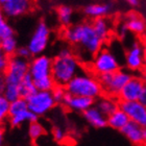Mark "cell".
Instances as JSON below:
<instances>
[{"label":"cell","instance_id":"obj_2","mask_svg":"<svg viewBox=\"0 0 146 146\" xmlns=\"http://www.w3.org/2000/svg\"><path fill=\"white\" fill-rule=\"evenodd\" d=\"M82 71L79 58L70 49L64 48L52 58V77L55 85L66 86Z\"/></svg>","mask_w":146,"mask_h":146},{"label":"cell","instance_id":"obj_37","mask_svg":"<svg viewBox=\"0 0 146 146\" xmlns=\"http://www.w3.org/2000/svg\"><path fill=\"white\" fill-rule=\"evenodd\" d=\"M142 79H143L144 84H145V85H146V71H145V73H144V74H143V78H142Z\"/></svg>","mask_w":146,"mask_h":146},{"label":"cell","instance_id":"obj_10","mask_svg":"<svg viewBox=\"0 0 146 146\" xmlns=\"http://www.w3.org/2000/svg\"><path fill=\"white\" fill-rule=\"evenodd\" d=\"M50 41V29L45 22H40L33 31L27 47L29 48L33 56L43 54Z\"/></svg>","mask_w":146,"mask_h":146},{"label":"cell","instance_id":"obj_12","mask_svg":"<svg viewBox=\"0 0 146 146\" xmlns=\"http://www.w3.org/2000/svg\"><path fill=\"white\" fill-rule=\"evenodd\" d=\"M144 50L145 47L139 42H135L127 49L125 53V65L129 71H139L145 66Z\"/></svg>","mask_w":146,"mask_h":146},{"label":"cell","instance_id":"obj_31","mask_svg":"<svg viewBox=\"0 0 146 146\" xmlns=\"http://www.w3.org/2000/svg\"><path fill=\"white\" fill-rule=\"evenodd\" d=\"M52 137L56 142H63L66 138V133L62 127H54L52 131Z\"/></svg>","mask_w":146,"mask_h":146},{"label":"cell","instance_id":"obj_13","mask_svg":"<svg viewBox=\"0 0 146 146\" xmlns=\"http://www.w3.org/2000/svg\"><path fill=\"white\" fill-rule=\"evenodd\" d=\"M33 3V0H6L1 5L6 18L15 19L31 12Z\"/></svg>","mask_w":146,"mask_h":146},{"label":"cell","instance_id":"obj_35","mask_svg":"<svg viewBox=\"0 0 146 146\" xmlns=\"http://www.w3.org/2000/svg\"><path fill=\"white\" fill-rule=\"evenodd\" d=\"M3 128H2V126H1V124H0V145L2 144V142H3Z\"/></svg>","mask_w":146,"mask_h":146},{"label":"cell","instance_id":"obj_18","mask_svg":"<svg viewBox=\"0 0 146 146\" xmlns=\"http://www.w3.org/2000/svg\"><path fill=\"white\" fill-rule=\"evenodd\" d=\"M113 11V5L111 3H92L89 4L85 7L84 12L86 16H88L89 18L96 19V18H102L107 17L108 15L111 14Z\"/></svg>","mask_w":146,"mask_h":146},{"label":"cell","instance_id":"obj_4","mask_svg":"<svg viewBox=\"0 0 146 146\" xmlns=\"http://www.w3.org/2000/svg\"><path fill=\"white\" fill-rule=\"evenodd\" d=\"M67 93L73 95H80L93 98L96 100L100 97L104 88L99 78H96L88 72H80L76 74L67 85L65 86Z\"/></svg>","mask_w":146,"mask_h":146},{"label":"cell","instance_id":"obj_34","mask_svg":"<svg viewBox=\"0 0 146 146\" xmlns=\"http://www.w3.org/2000/svg\"><path fill=\"white\" fill-rule=\"evenodd\" d=\"M4 88H5V80H4L3 77L1 76V77H0V95L3 94V92H4Z\"/></svg>","mask_w":146,"mask_h":146},{"label":"cell","instance_id":"obj_19","mask_svg":"<svg viewBox=\"0 0 146 146\" xmlns=\"http://www.w3.org/2000/svg\"><path fill=\"white\" fill-rule=\"evenodd\" d=\"M131 121L128 118L127 114L119 107L117 110H115L112 114L108 116V126L112 127L116 131H122V128Z\"/></svg>","mask_w":146,"mask_h":146},{"label":"cell","instance_id":"obj_28","mask_svg":"<svg viewBox=\"0 0 146 146\" xmlns=\"http://www.w3.org/2000/svg\"><path fill=\"white\" fill-rule=\"evenodd\" d=\"M9 106L11 102L4 97V95H0V124L9 118Z\"/></svg>","mask_w":146,"mask_h":146},{"label":"cell","instance_id":"obj_40","mask_svg":"<svg viewBox=\"0 0 146 146\" xmlns=\"http://www.w3.org/2000/svg\"><path fill=\"white\" fill-rule=\"evenodd\" d=\"M1 76H2V75H1V71H0V77H1Z\"/></svg>","mask_w":146,"mask_h":146},{"label":"cell","instance_id":"obj_16","mask_svg":"<svg viewBox=\"0 0 146 146\" xmlns=\"http://www.w3.org/2000/svg\"><path fill=\"white\" fill-rule=\"evenodd\" d=\"M94 101L95 100L93 98L67 93L64 98V100H63V104L66 108H68L69 110H71V111L84 113L89 108L94 106Z\"/></svg>","mask_w":146,"mask_h":146},{"label":"cell","instance_id":"obj_32","mask_svg":"<svg viewBox=\"0 0 146 146\" xmlns=\"http://www.w3.org/2000/svg\"><path fill=\"white\" fill-rule=\"evenodd\" d=\"M16 55H18L20 58H25V60H28V58L33 56L31 55V52L29 50L27 46H21V47H18L17 51H16Z\"/></svg>","mask_w":146,"mask_h":146},{"label":"cell","instance_id":"obj_25","mask_svg":"<svg viewBox=\"0 0 146 146\" xmlns=\"http://www.w3.org/2000/svg\"><path fill=\"white\" fill-rule=\"evenodd\" d=\"M73 9L68 5H62L58 9V19L64 26H69L72 22Z\"/></svg>","mask_w":146,"mask_h":146},{"label":"cell","instance_id":"obj_11","mask_svg":"<svg viewBox=\"0 0 146 146\" xmlns=\"http://www.w3.org/2000/svg\"><path fill=\"white\" fill-rule=\"evenodd\" d=\"M119 107L127 114L131 121H134L146 127V107L141 101L123 100L119 104Z\"/></svg>","mask_w":146,"mask_h":146},{"label":"cell","instance_id":"obj_36","mask_svg":"<svg viewBox=\"0 0 146 146\" xmlns=\"http://www.w3.org/2000/svg\"><path fill=\"white\" fill-rule=\"evenodd\" d=\"M125 1H127L131 5H138V3H139V0H125Z\"/></svg>","mask_w":146,"mask_h":146},{"label":"cell","instance_id":"obj_6","mask_svg":"<svg viewBox=\"0 0 146 146\" xmlns=\"http://www.w3.org/2000/svg\"><path fill=\"white\" fill-rule=\"evenodd\" d=\"M28 109L35 113L38 117L46 115L56 104V101L53 98L51 91L36 90L35 93L26 98Z\"/></svg>","mask_w":146,"mask_h":146},{"label":"cell","instance_id":"obj_39","mask_svg":"<svg viewBox=\"0 0 146 146\" xmlns=\"http://www.w3.org/2000/svg\"><path fill=\"white\" fill-rule=\"evenodd\" d=\"M6 0H0V4H3V3L5 2Z\"/></svg>","mask_w":146,"mask_h":146},{"label":"cell","instance_id":"obj_17","mask_svg":"<svg viewBox=\"0 0 146 146\" xmlns=\"http://www.w3.org/2000/svg\"><path fill=\"white\" fill-rule=\"evenodd\" d=\"M82 114L86 121L93 127L104 128L108 126V116L101 112L96 106H92Z\"/></svg>","mask_w":146,"mask_h":146},{"label":"cell","instance_id":"obj_24","mask_svg":"<svg viewBox=\"0 0 146 146\" xmlns=\"http://www.w3.org/2000/svg\"><path fill=\"white\" fill-rule=\"evenodd\" d=\"M0 49L5 53L7 56H12L16 54L18 49V42L15 36H9L7 38L0 40Z\"/></svg>","mask_w":146,"mask_h":146},{"label":"cell","instance_id":"obj_7","mask_svg":"<svg viewBox=\"0 0 146 146\" xmlns=\"http://www.w3.org/2000/svg\"><path fill=\"white\" fill-rule=\"evenodd\" d=\"M29 71V62L18 55H12L9 58V62L5 69L3 70V79L5 84L19 85Z\"/></svg>","mask_w":146,"mask_h":146},{"label":"cell","instance_id":"obj_26","mask_svg":"<svg viewBox=\"0 0 146 146\" xmlns=\"http://www.w3.org/2000/svg\"><path fill=\"white\" fill-rule=\"evenodd\" d=\"M27 134L31 141H38L42 136H44L45 129L43 127V125L36 120V121H33L29 123L27 128Z\"/></svg>","mask_w":146,"mask_h":146},{"label":"cell","instance_id":"obj_1","mask_svg":"<svg viewBox=\"0 0 146 146\" xmlns=\"http://www.w3.org/2000/svg\"><path fill=\"white\" fill-rule=\"evenodd\" d=\"M64 38L68 43L76 46L78 58L90 61L104 45V40L95 31L93 24L85 22L72 25L65 29Z\"/></svg>","mask_w":146,"mask_h":146},{"label":"cell","instance_id":"obj_33","mask_svg":"<svg viewBox=\"0 0 146 146\" xmlns=\"http://www.w3.org/2000/svg\"><path fill=\"white\" fill-rule=\"evenodd\" d=\"M139 101H141V102L146 107V85H145V87H144L143 91H142V94H141L140 98H139Z\"/></svg>","mask_w":146,"mask_h":146},{"label":"cell","instance_id":"obj_5","mask_svg":"<svg viewBox=\"0 0 146 146\" xmlns=\"http://www.w3.org/2000/svg\"><path fill=\"white\" fill-rule=\"evenodd\" d=\"M38 116L28 109L27 101L23 97L11 102L9 114V122L13 127H19L24 123L36 121Z\"/></svg>","mask_w":146,"mask_h":146},{"label":"cell","instance_id":"obj_38","mask_svg":"<svg viewBox=\"0 0 146 146\" xmlns=\"http://www.w3.org/2000/svg\"><path fill=\"white\" fill-rule=\"evenodd\" d=\"M144 61H145V68H146V47H145V50H144Z\"/></svg>","mask_w":146,"mask_h":146},{"label":"cell","instance_id":"obj_9","mask_svg":"<svg viewBox=\"0 0 146 146\" xmlns=\"http://www.w3.org/2000/svg\"><path fill=\"white\" fill-rule=\"evenodd\" d=\"M131 73L124 69H119L113 73L99 75L101 86L109 95H119L125 84L131 78Z\"/></svg>","mask_w":146,"mask_h":146},{"label":"cell","instance_id":"obj_21","mask_svg":"<svg viewBox=\"0 0 146 146\" xmlns=\"http://www.w3.org/2000/svg\"><path fill=\"white\" fill-rule=\"evenodd\" d=\"M95 106L100 110L101 112L104 113L107 116L112 114L115 110L119 108V104L113 97H99L96 100Z\"/></svg>","mask_w":146,"mask_h":146},{"label":"cell","instance_id":"obj_27","mask_svg":"<svg viewBox=\"0 0 146 146\" xmlns=\"http://www.w3.org/2000/svg\"><path fill=\"white\" fill-rule=\"evenodd\" d=\"M4 97L9 101H15L19 99L21 96V91H20V87L19 85L16 84H5V88H4V92H3Z\"/></svg>","mask_w":146,"mask_h":146},{"label":"cell","instance_id":"obj_3","mask_svg":"<svg viewBox=\"0 0 146 146\" xmlns=\"http://www.w3.org/2000/svg\"><path fill=\"white\" fill-rule=\"evenodd\" d=\"M38 90L51 91L55 82L52 77V58L45 54L34 56L29 62V71Z\"/></svg>","mask_w":146,"mask_h":146},{"label":"cell","instance_id":"obj_14","mask_svg":"<svg viewBox=\"0 0 146 146\" xmlns=\"http://www.w3.org/2000/svg\"><path fill=\"white\" fill-rule=\"evenodd\" d=\"M144 87L145 84L143 79L137 76H131V78L125 84V86L119 93V99L121 101L139 100Z\"/></svg>","mask_w":146,"mask_h":146},{"label":"cell","instance_id":"obj_29","mask_svg":"<svg viewBox=\"0 0 146 146\" xmlns=\"http://www.w3.org/2000/svg\"><path fill=\"white\" fill-rule=\"evenodd\" d=\"M52 95H53V98L55 99L56 104H63V100H64L65 96L67 94V90L64 86H58L55 85L54 88L51 90Z\"/></svg>","mask_w":146,"mask_h":146},{"label":"cell","instance_id":"obj_22","mask_svg":"<svg viewBox=\"0 0 146 146\" xmlns=\"http://www.w3.org/2000/svg\"><path fill=\"white\" fill-rule=\"evenodd\" d=\"M92 24H93V27H94L95 31L97 33L98 36H100L104 41H106L108 39V36H109L110 29H111L110 23L107 19H106V17L93 19Z\"/></svg>","mask_w":146,"mask_h":146},{"label":"cell","instance_id":"obj_23","mask_svg":"<svg viewBox=\"0 0 146 146\" xmlns=\"http://www.w3.org/2000/svg\"><path fill=\"white\" fill-rule=\"evenodd\" d=\"M19 87H20V91H21V96L25 99L38 90L36 85H35L34 79H33L29 73H27L24 76V78L22 79L21 82L19 84Z\"/></svg>","mask_w":146,"mask_h":146},{"label":"cell","instance_id":"obj_15","mask_svg":"<svg viewBox=\"0 0 146 146\" xmlns=\"http://www.w3.org/2000/svg\"><path fill=\"white\" fill-rule=\"evenodd\" d=\"M121 133L134 145L146 144V127L136 122L129 121L122 128Z\"/></svg>","mask_w":146,"mask_h":146},{"label":"cell","instance_id":"obj_8","mask_svg":"<svg viewBox=\"0 0 146 146\" xmlns=\"http://www.w3.org/2000/svg\"><path fill=\"white\" fill-rule=\"evenodd\" d=\"M91 66L92 70L94 71V73L97 75L113 73L120 69L117 56L111 50L107 48H101L93 56Z\"/></svg>","mask_w":146,"mask_h":146},{"label":"cell","instance_id":"obj_30","mask_svg":"<svg viewBox=\"0 0 146 146\" xmlns=\"http://www.w3.org/2000/svg\"><path fill=\"white\" fill-rule=\"evenodd\" d=\"M15 31L14 28L4 20V21L0 22V40L7 38L9 36H14Z\"/></svg>","mask_w":146,"mask_h":146},{"label":"cell","instance_id":"obj_20","mask_svg":"<svg viewBox=\"0 0 146 146\" xmlns=\"http://www.w3.org/2000/svg\"><path fill=\"white\" fill-rule=\"evenodd\" d=\"M124 27L136 35H142L146 31V22L140 15L133 13L125 19Z\"/></svg>","mask_w":146,"mask_h":146}]
</instances>
